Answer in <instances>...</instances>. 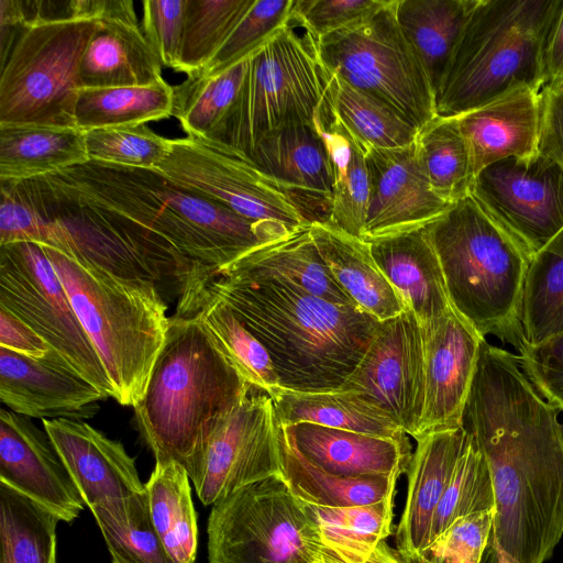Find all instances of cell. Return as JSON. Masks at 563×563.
Wrapping results in <instances>:
<instances>
[{"instance_id":"cell-1","label":"cell","mask_w":563,"mask_h":563,"mask_svg":"<svg viewBox=\"0 0 563 563\" xmlns=\"http://www.w3.org/2000/svg\"><path fill=\"white\" fill-rule=\"evenodd\" d=\"M517 355L482 342L463 426L495 494L490 545L515 563H544L563 536V421Z\"/></svg>"},{"instance_id":"cell-2","label":"cell","mask_w":563,"mask_h":563,"mask_svg":"<svg viewBox=\"0 0 563 563\" xmlns=\"http://www.w3.org/2000/svg\"><path fill=\"white\" fill-rule=\"evenodd\" d=\"M136 247L179 294L198 266L214 271L280 239L173 181L159 169L98 161L43 176Z\"/></svg>"},{"instance_id":"cell-3","label":"cell","mask_w":563,"mask_h":563,"mask_svg":"<svg viewBox=\"0 0 563 563\" xmlns=\"http://www.w3.org/2000/svg\"><path fill=\"white\" fill-rule=\"evenodd\" d=\"M211 289L268 352L283 388L340 389L369 346L380 321L260 276L205 269Z\"/></svg>"},{"instance_id":"cell-4","label":"cell","mask_w":563,"mask_h":563,"mask_svg":"<svg viewBox=\"0 0 563 563\" xmlns=\"http://www.w3.org/2000/svg\"><path fill=\"white\" fill-rule=\"evenodd\" d=\"M253 388L196 317L175 312L135 422L156 463L180 464L195 486L211 439Z\"/></svg>"},{"instance_id":"cell-5","label":"cell","mask_w":563,"mask_h":563,"mask_svg":"<svg viewBox=\"0 0 563 563\" xmlns=\"http://www.w3.org/2000/svg\"><path fill=\"white\" fill-rule=\"evenodd\" d=\"M42 246L99 355L112 398L134 407L145 394L168 329L158 285L124 278L70 252Z\"/></svg>"},{"instance_id":"cell-6","label":"cell","mask_w":563,"mask_h":563,"mask_svg":"<svg viewBox=\"0 0 563 563\" xmlns=\"http://www.w3.org/2000/svg\"><path fill=\"white\" fill-rule=\"evenodd\" d=\"M451 307L481 335L519 350L529 253L470 194L426 227Z\"/></svg>"},{"instance_id":"cell-7","label":"cell","mask_w":563,"mask_h":563,"mask_svg":"<svg viewBox=\"0 0 563 563\" xmlns=\"http://www.w3.org/2000/svg\"><path fill=\"white\" fill-rule=\"evenodd\" d=\"M555 0H476L435 93L457 118L521 87L542 89L540 47Z\"/></svg>"},{"instance_id":"cell-8","label":"cell","mask_w":563,"mask_h":563,"mask_svg":"<svg viewBox=\"0 0 563 563\" xmlns=\"http://www.w3.org/2000/svg\"><path fill=\"white\" fill-rule=\"evenodd\" d=\"M318 40L292 5L288 19L245 58L236 98L206 137L250 157L267 134L286 126L313 124L328 81Z\"/></svg>"},{"instance_id":"cell-9","label":"cell","mask_w":563,"mask_h":563,"mask_svg":"<svg viewBox=\"0 0 563 563\" xmlns=\"http://www.w3.org/2000/svg\"><path fill=\"white\" fill-rule=\"evenodd\" d=\"M209 563H313L323 560L319 527L280 474L212 505Z\"/></svg>"},{"instance_id":"cell-10","label":"cell","mask_w":563,"mask_h":563,"mask_svg":"<svg viewBox=\"0 0 563 563\" xmlns=\"http://www.w3.org/2000/svg\"><path fill=\"white\" fill-rule=\"evenodd\" d=\"M97 22L27 25L1 64L0 125L77 128L79 66Z\"/></svg>"},{"instance_id":"cell-11","label":"cell","mask_w":563,"mask_h":563,"mask_svg":"<svg viewBox=\"0 0 563 563\" xmlns=\"http://www.w3.org/2000/svg\"><path fill=\"white\" fill-rule=\"evenodd\" d=\"M396 0L368 20L318 40L324 68L386 103L418 130L437 117L434 92L398 24Z\"/></svg>"},{"instance_id":"cell-12","label":"cell","mask_w":563,"mask_h":563,"mask_svg":"<svg viewBox=\"0 0 563 563\" xmlns=\"http://www.w3.org/2000/svg\"><path fill=\"white\" fill-rule=\"evenodd\" d=\"M173 181L285 238L310 225L299 207L249 156L222 142L186 134L170 140L158 166Z\"/></svg>"},{"instance_id":"cell-13","label":"cell","mask_w":563,"mask_h":563,"mask_svg":"<svg viewBox=\"0 0 563 563\" xmlns=\"http://www.w3.org/2000/svg\"><path fill=\"white\" fill-rule=\"evenodd\" d=\"M0 307L27 324L107 398L113 390L43 246H0Z\"/></svg>"},{"instance_id":"cell-14","label":"cell","mask_w":563,"mask_h":563,"mask_svg":"<svg viewBox=\"0 0 563 563\" xmlns=\"http://www.w3.org/2000/svg\"><path fill=\"white\" fill-rule=\"evenodd\" d=\"M471 195L531 258L563 229V169L540 153L487 166Z\"/></svg>"},{"instance_id":"cell-15","label":"cell","mask_w":563,"mask_h":563,"mask_svg":"<svg viewBox=\"0 0 563 563\" xmlns=\"http://www.w3.org/2000/svg\"><path fill=\"white\" fill-rule=\"evenodd\" d=\"M340 389L355 391L387 412L413 439L424 407L422 329L408 308L378 327Z\"/></svg>"},{"instance_id":"cell-16","label":"cell","mask_w":563,"mask_h":563,"mask_svg":"<svg viewBox=\"0 0 563 563\" xmlns=\"http://www.w3.org/2000/svg\"><path fill=\"white\" fill-rule=\"evenodd\" d=\"M280 474L279 424L271 396L253 388L211 439L200 481L205 505L252 483Z\"/></svg>"},{"instance_id":"cell-17","label":"cell","mask_w":563,"mask_h":563,"mask_svg":"<svg viewBox=\"0 0 563 563\" xmlns=\"http://www.w3.org/2000/svg\"><path fill=\"white\" fill-rule=\"evenodd\" d=\"M365 158L369 201L362 240L424 228L452 206L431 189L415 142L398 148L369 147Z\"/></svg>"},{"instance_id":"cell-18","label":"cell","mask_w":563,"mask_h":563,"mask_svg":"<svg viewBox=\"0 0 563 563\" xmlns=\"http://www.w3.org/2000/svg\"><path fill=\"white\" fill-rule=\"evenodd\" d=\"M421 329L424 407L419 435L463 426L481 344L486 339L453 308Z\"/></svg>"},{"instance_id":"cell-19","label":"cell","mask_w":563,"mask_h":563,"mask_svg":"<svg viewBox=\"0 0 563 563\" xmlns=\"http://www.w3.org/2000/svg\"><path fill=\"white\" fill-rule=\"evenodd\" d=\"M0 482L65 522L74 521L85 507L47 432L29 417L3 408L0 410Z\"/></svg>"},{"instance_id":"cell-20","label":"cell","mask_w":563,"mask_h":563,"mask_svg":"<svg viewBox=\"0 0 563 563\" xmlns=\"http://www.w3.org/2000/svg\"><path fill=\"white\" fill-rule=\"evenodd\" d=\"M104 398L52 349L34 358L0 347V400L15 413L79 420L93 415Z\"/></svg>"},{"instance_id":"cell-21","label":"cell","mask_w":563,"mask_h":563,"mask_svg":"<svg viewBox=\"0 0 563 563\" xmlns=\"http://www.w3.org/2000/svg\"><path fill=\"white\" fill-rule=\"evenodd\" d=\"M250 158L295 201L310 224L328 222L333 170L314 122L267 134Z\"/></svg>"},{"instance_id":"cell-22","label":"cell","mask_w":563,"mask_h":563,"mask_svg":"<svg viewBox=\"0 0 563 563\" xmlns=\"http://www.w3.org/2000/svg\"><path fill=\"white\" fill-rule=\"evenodd\" d=\"M70 477L89 509L145 490L124 446L77 419H43Z\"/></svg>"},{"instance_id":"cell-23","label":"cell","mask_w":563,"mask_h":563,"mask_svg":"<svg viewBox=\"0 0 563 563\" xmlns=\"http://www.w3.org/2000/svg\"><path fill=\"white\" fill-rule=\"evenodd\" d=\"M408 468L405 509L396 531L397 551L405 563H420L430 543L435 509L464 452L470 433L464 426L430 431L415 438Z\"/></svg>"},{"instance_id":"cell-24","label":"cell","mask_w":563,"mask_h":563,"mask_svg":"<svg viewBox=\"0 0 563 563\" xmlns=\"http://www.w3.org/2000/svg\"><path fill=\"white\" fill-rule=\"evenodd\" d=\"M474 179L487 166L509 157L536 156L540 133V91L521 87L457 117Z\"/></svg>"},{"instance_id":"cell-25","label":"cell","mask_w":563,"mask_h":563,"mask_svg":"<svg viewBox=\"0 0 563 563\" xmlns=\"http://www.w3.org/2000/svg\"><path fill=\"white\" fill-rule=\"evenodd\" d=\"M296 449L317 467L342 476H395L411 461L408 439L364 434L302 422L284 427Z\"/></svg>"},{"instance_id":"cell-26","label":"cell","mask_w":563,"mask_h":563,"mask_svg":"<svg viewBox=\"0 0 563 563\" xmlns=\"http://www.w3.org/2000/svg\"><path fill=\"white\" fill-rule=\"evenodd\" d=\"M368 243L376 264L421 327L452 309L442 268L426 227Z\"/></svg>"},{"instance_id":"cell-27","label":"cell","mask_w":563,"mask_h":563,"mask_svg":"<svg viewBox=\"0 0 563 563\" xmlns=\"http://www.w3.org/2000/svg\"><path fill=\"white\" fill-rule=\"evenodd\" d=\"M206 268L198 266L187 277L175 312L196 317L244 379L269 395L280 385L268 352L211 289Z\"/></svg>"},{"instance_id":"cell-28","label":"cell","mask_w":563,"mask_h":563,"mask_svg":"<svg viewBox=\"0 0 563 563\" xmlns=\"http://www.w3.org/2000/svg\"><path fill=\"white\" fill-rule=\"evenodd\" d=\"M310 234L333 279L357 308L380 322L408 309L368 242L320 222L310 224Z\"/></svg>"},{"instance_id":"cell-29","label":"cell","mask_w":563,"mask_h":563,"mask_svg":"<svg viewBox=\"0 0 563 563\" xmlns=\"http://www.w3.org/2000/svg\"><path fill=\"white\" fill-rule=\"evenodd\" d=\"M162 80V63L137 23L97 22L79 66L81 89L147 86Z\"/></svg>"},{"instance_id":"cell-30","label":"cell","mask_w":563,"mask_h":563,"mask_svg":"<svg viewBox=\"0 0 563 563\" xmlns=\"http://www.w3.org/2000/svg\"><path fill=\"white\" fill-rule=\"evenodd\" d=\"M214 273L267 277L335 305L355 306L333 279L310 225L260 245Z\"/></svg>"},{"instance_id":"cell-31","label":"cell","mask_w":563,"mask_h":563,"mask_svg":"<svg viewBox=\"0 0 563 563\" xmlns=\"http://www.w3.org/2000/svg\"><path fill=\"white\" fill-rule=\"evenodd\" d=\"M269 396L280 427L309 422L396 440L408 439L387 412L355 391H296L279 386Z\"/></svg>"},{"instance_id":"cell-32","label":"cell","mask_w":563,"mask_h":563,"mask_svg":"<svg viewBox=\"0 0 563 563\" xmlns=\"http://www.w3.org/2000/svg\"><path fill=\"white\" fill-rule=\"evenodd\" d=\"M89 161L77 128L0 125V180H29Z\"/></svg>"},{"instance_id":"cell-33","label":"cell","mask_w":563,"mask_h":563,"mask_svg":"<svg viewBox=\"0 0 563 563\" xmlns=\"http://www.w3.org/2000/svg\"><path fill=\"white\" fill-rule=\"evenodd\" d=\"M280 475L292 494L303 503L346 508L375 504L394 496L398 477L342 476L328 473L308 461L279 426Z\"/></svg>"},{"instance_id":"cell-34","label":"cell","mask_w":563,"mask_h":563,"mask_svg":"<svg viewBox=\"0 0 563 563\" xmlns=\"http://www.w3.org/2000/svg\"><path fill=\"white\" fill-rule=\"evenodd\" d=\"M476 0H396L398 24L430 79L434 98Z\"/></svg>"},{"instance_id":"cell-35","label":"cell","mask_w":563,"mask_h":563,"mask_svg":"<svg viewBox=\"0 0 563 563\" xmlns=\"http://www.w3.org/2000/svg\"><path fill=\"white\" fill-rule=\"evenodd\" d=\"M325 97L335 119L365 150L411 145L418 129L394 109L327 70Z\"/></svg>"},{"instance_id":"cell-36","label":"cell","mask_w":563,"mask_h":563,"mask_svg":"<svg viewBox=\"0 0 563 563\" xmlns=\"http://www.w3.org/2000/svg\"><path fill=\"white\" fill-rule=\"evenodd\" d=\"M189 476L176 462L155 463L145 484L153 523L176 563H194L198 545Z\"/></svg>"},{"instance_id":"cell-37","label":"cell","mask_w":563,"mask_h":563,"mask_svg":"<svg viewBox=\"0 0 563 563\" xmlns=\"http://www.w3.org/2000/svg\"><path fill=\"white\" fill-rule=\"evenodd\" d=\"M393 498L346 508L305 503L323 540V562L363 563L375 547L390 534Z\"/></svg>"},{"instance_id":"cell-38","label":"cell","mask_w":563,"mask_h":563,"mask_svg":"<svg viewBox=\"0 0 563 563\" xmlns=\"http://www.w3.org/2000/svg\"><path fill=\"white\" fill-rule=\"evenodd\" d=\"M173 106L174 87L164 79L147 86L85 88L79 90L75 122L82 132L146 124L169 118Z\"/></svg>"},{"instance_id":"cell-39","label":"cell","mask_w":563,"mask_h":563,"mask_svg":"<svg viewBox=\"0 0 563 563\" xmlns=\"http://www.w3.org/2000/svg\"><path fill=\"white\" fill-rule=\"evenodd\" d=\"M90 510L113 563H176L153 523L146 490Z\"/></svg>"},{"instance_id":"cell-40","label":"cell","mask_w":563,"mask_h":563,"mask_svg":"<svg viewBox=\"0 0 563 563\" xmlns=\"http://www.w3.org/2000/svg\"><path fill=\"white\" fill-rule=\"evenodd\" d=\"M520 323L529 345L563 333V229L531 258Z\"/></svg>"},{"instance_id":"cell-41","label":"cell","mask_w":563,"mask_h":563,"mask_svg":"<svg viewBox=\"0 0 563 563\" xmlns=\"http://www.w3.org/2000/svg\"><path fill=\"white\" fill-rule=\"evenodd\" d=\"M48 509L0 482V563H56V527Z\"/></svg>"},{"instance_id":"cell-42","label":"cell","mask_w":563,"mask_h":563,"mask_svg":"<svg viewBox=\"0 0 563 563\" xmlns=\"http://www.w3.org/2000/svg\"><path fill=\"white\" fill-rule=\"evenodd\" d=\"M415 146L437 196L454 205L471 194L474 175L457 118H435L418 131Z\"/></svg>"},{"instance_id":"cell-43","label":"cell","mask_w":563,"mask_h":563,"mask_svg":"<svg viewBox=\"0 0 563 563\" xmlns=\"http://www.w3.org/2000/svg\"><path fill=\"white\" fill-rule=\"evenodd\" d=\"M255 0H187L177 71L201 73Z\"/></svg>"},{"instance_id":"cell-44","label":"cell","mask_w":563,"mask_h":563,"mask_svg":"<svg viewBox=\"0 0 563 563\" xmlns=\"http://www.w3.org/2000/svg\"><path fill=\"white\" fill-rule=\"evenodd\" d=\"M245 58L216 76H188L174 87L172 115L186 134L209 136L227 114L240 90Z\"/></svg>"},{"instance_id":"cell-45","label":"cell","mask_w":563,"mask_h":563,"mask_svg":"<svg viewBox=\"0 0 563 563\" xmlns=\"http://www.w3.org/2000/svg\"><path fill=\"white\" fill-rule=\"evenodd\" d=\"M493 509L495 494L490 472L483 453L470 434L468 443L435 509L430 543L456 519Z\"/></svg>"},{"instance_id":"cell-46","label":"cell","mask_w":563,"mask_h":563,"mask_svg":"<svg viewBox=\"0 0 563 563\" xmlns=\"http://www.w3.org/2000/svg\"><path fill=\"white\" fill-rule=\"evenodd\" d=\"M89 161L157 169L170 152V139L146 124L95 129L85 132Z\"/></svg>"},{"instance_id":"cell-47","label":"cell","mask_w":563,"mask_h":563,"mask_svg":"<svg viewBox=\"0 0 563 563\" xmlns=\"http://www.w3.org/2000/svg\"><path fill=\"white\" fill-rule=\"evenodd\" d=\"M292 5L294 0H255L214 57L199 74L216 76L246 58L288 19Z\"/></svg>"},{"instance_id":"cell-48","label":"cell","mask_w":563,"mask_h":563,"mask_svg":"<svg viewBox=\"0 0 563 563\" xmlns=\"http://www.w3.org/2000/svg\"><path fill=\"white\" fill-rule=\"evenodd\" d=\"M351 142L352 153L347 166L333 175L330 214L325 224L362 239L369 201L366 150L353 139Z\"/></svg>"},{"instance_id":"cell-49","label":"cell","mask_w":563,"mask_h":563,"mask_svg":"<svg viewBox=\"0 0 563 563\" xmlns=\"http://www.w3.org/2000/svg\"><path fill=\"white\" fill-rule=\"evenodd\" d=\"M493 522L494 509L456 519L422 552L420 563H482Z\"/></svg>"},{"instance_id":"cell-50","label":"cell","mask_w":563,"mask_h":563,"mask_svg":"<svg viewBox=\"0 0 563 563\" xmlns=\"http://www.w3.org/2000/svg\"><path fill=\"white\" fill-rule=\"evenodd\" d=\"M187 0H146L143 2V34L162 66L177 70Z\"/></svg>"},{"instance_id":"cell-51","label":"cell","mask_w":563,"mask_h":563,"mask_svg":"<svg viewBox=\"0 0 563 563\" xmlns=\"http://www.w3.org/2000/svg\"><path fill=\"white\" fill-rule=\"evenodd\" d=\"M388 0H294L295 13L318 37L362 23Z\"/></svg>"},{"instance_id":"cell-52","label":"cell","mask_w":563,"mask_h":563,"mask_svg":"<svg viewBox=\"0 0 563 563\" xmlns=\"http://www.w3.org/2000/svg\"><path fill=\"white\" fill-rule=\"evenodd\" d=\"M517 357L536 389L563 413V333L537 345L522 343Z\"/></svg>"},{"instance_id":"cell-53","label":"cell","mask_w":563,"mask_h":563,"mask_svg":"<svg viewBox=\"0 0 563 563\" xmlns=\"http://www.w3.org/2000/svg\"><path fill=\"white\" fill-rule=\"evenodd\" d=\"M0 246L19 242L44 245L47 223L13 180H0Z\"/></svg>"},{"instance_id":"cell-54","label":"cell","mask_w":563,"mask_h":563,"mask_svg":"<svg viewBox=\"0 0 563 563\" xmlns=\"http://www.w3.org/2000/svg\"><path fill=\"white\" fill-rule=\"evenodd\" d=\"M538 151L563 169V79L540 90Z\"/></svg>"},{"instance_id":"cell-55","label":"cell","mask_w":563,"mask_h":563,"mask_svg":"<svg viewBox=\"0 0 563 563\" xmlns=\"http://www.w3.org/2000/svg\"><path fill=\"white\" fill-rule=\"evenodd\" d=\"M541 84L563 79V0H555L542 35L540 47Z\"/></svg>"},{"instance_id":"cell-56","label":"cell","mask_w":563,"mask_h":563,"mask_svg":"<svg viewBox=\"0 0 563 563\" xmlns=\"http://www.w3.org/2000/svg\"><path fill=\"white\" fill-rule=\"evenodd\" d=\"M0 347L40 358L46 355L49 345L27 324L0 307Z\"/></svg>"},{"instance_id":"cell-57","label":"cell","mask_w":563,"mask_h":563,"mask_svg":"<svg viewBox=\"0 0 563 563\" xmlns=\"http://www.w3.org/2000/svg\"><path fill=\"white\" fill-rule=\"evenodd\" d=\"M26 26L22 0H0L1 64L5 60L16 38Z\"/></svg>"},{"instance_id":"cell-58","label":"cell","mask_w":563,"mask_h":563,"mask_svg":"<svg viewBox=\"0 0 563 563\" xmlns=\"http://www.w3.org/2000/svg\"><path fill=\"white\" fill-rule=\"evenodd\" d=\"M363 563H405L397 549L390 548L385 540L380 541Z\"/></svg>"},{"instance_id":"cell-59","label":"cell","mask_w":563,"mask_h":563,"mask_svg":"<svg viewBox=\"0 0 563 563\" xmlns=\"http://www.w3.org/2000/svg\"><path fill=\"white\" fill-rule=\"evenodd\" d=\"M494 551L496 563H515L512 560H510L505 553L500 551Z\"/></svg>"},{"instance_id":"cell-60","label":"cell","mask_w":563,"mask_h":563,"mask_svg":"<svg viewBox=\"0 0 563 563\" xmlns=\"http://www.w3.org/2000/svg\"><path fill=\"white\" fill-rule=\"evenodd\" d=\"M313 563H324V562H323V560H321V561H317V562H313Z\"/></svg>"}]
</instances>
